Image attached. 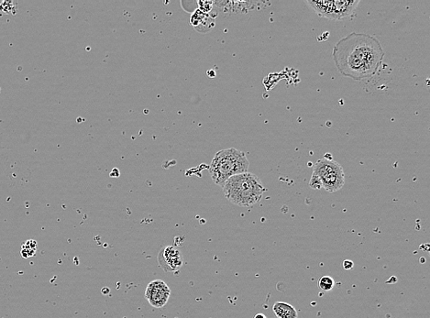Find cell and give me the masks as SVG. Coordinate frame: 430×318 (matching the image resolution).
<instances>
[{
  "label": "cell",
  "instance_id": "6",
  "mask_svg": "<svg viewBox=\"0 0 430 318\" xmlns=\"http://www.w3.org/2000/svg\"><path fill=\"white\" fill-rule=\"evenodd\" d=\"M266 2L258 1H214V7L209 14L222 15L226 18L249 15Z\"/></svg>",
  "mask_w": 430,
  "mask_h": 318
},
{
  "label": "cell",
  "instance_id": "10",
  "mask_svg": "<svg viewBox=\"0 0 430 318\" xmlns=\"http://www.w3.org/2000/svg\"><path fill=\"white\" fill-rule=\"evenodd\" d=\"M273 310L278 318H297L298 313L291 304L284 302H277L274 304Z\"/></svg>",
  "mask_w": 430,
  "mask_h": 318
},
{
  "label": "cell",
  "instance_id": "13",
  "mask_svg": "<svg viewBox=\"0 0 430 318\" xmlns=\"http://www.w3.org/2000/svg\"><path fill=\"white\" fill-rule=\"evenodd\" d=\"M14 5H17V2H13V1H4V2H2L1 3V5H0V10H2V11H4V12H7V13H12V14H15L16 13V10H17V6H15Z\"/></svg>",
  "mask_w": 430,
  "mask_h": 318
},
{
  "label": "cell",
  "instance_id": "11",
  "mask_svg": "<svg viewBox=\"0 0 430 318\" xmlns=\"http://www.w3.org/2000/svg\"><path fill=\"white\" fill-rule=\"evenodd\" d=\"M37 251V242L32 240L27 241L22 246V251L21 254L24 259H28L31 258L35 255Z\"/></svg>",
  "mask_w": 430,
  "mask_h": 318
},
{
  "label": "cell",
  "instance_id": "12",
  "mask_svg": "<svg viewBox=\"0 0 430 318\" xmlns=\"http://www.w3.org/2000/svg\"><path fill=\"white\" fill-rule=\"evenodd\" d=\"M317 285H318V288L320 290L324 291V292H329V291H331L334 288L335 281L330 276H322L318 280Z\"/></svg>",
  "mask_w": 430,
  "mask_h": 318
},
{
  "label": "cell",
  "instance_id": "1",
  "mask_svg": "<svg viewBox=\"0 0 430 318\" xmlns=\"http://www.w3.org/2000/svg\"><path fill=\"white\" fill-rule=\"evenodd\" d=\"M384 56L385 51L376 37L357 32L340 39L332 51L338 71L355 81L374 76L380 70Z\"/></svg>",
  "mask_w": 430,
  "mask_h": 318
},
{
  "label": "cell",
  "instance_id": "14",
  "mask_svg": "<svg viewBox=\"0 0 430 318\" xmlns=\"http://www.w3.org/2000/svg\"><path fill=\"white\" fill-rule=\"evenodd\" d=\"M199 8L201 11L204 13H210L214 7V1H198Z\"/></svg>",
  "mask_w": 430,
  "mask_h": 318
},
{
  "label": "cell",
  "instance_id": "16",
  "mask_svg": "<svg viewBox=\"0 0 430 318\" xmlns=\"http://www.w3.org/2000/svg\"><path fill=\"white\" fill-rule=\"evenodd\" d=\"M353 266H354V263H353V261L345 260L344 262H342V267H343V269H346V270L353 269Z\"/></svg>",
  "mask_w": 430,
  "mask_h": 318
},
{
  "label": "cell",
  "instance_id": "2",
  "mask_svg": "<svg viewBox=\"0 0 430 318\" xmlns=\"http://www.w3.org/2000/svg\"><path fill=\"white\" fill-rule=\"evenodd\" d=\"M222 189L230 203L241 207L253 206L260 202L266 190L261 179L248 171L228 179Z\"/></svg>",
  "mask_w": 430,
  "mask_h": 318
},
{
  "label": "cell",
  "instance_id": "15",
  "mask_svg": "<svg viewBox=\"0 0 430 318\" xmlns=\"http://www.w3.org/2000/svg\"><path fill=\"white\" fill-rule=\"evenodd\" d=\"M309 186L314 190H320L322 188V184H321V181L317 176L312 174L310 182H309Z\"/></svg>",
  "mask_w": 430,
  "mask_h": 318
},
{
  "label": "cell",
  "instance_id": "3",
  "mask_svg": "<svg viewBox=\"0 0 430 318\" xmlns=\"http://www.w3.org/2000/svg\"><path fill=\"white\" fill-rule=\"evenodd\" d=\"M250 163L245 152L235 148H228L217 152L209 166L212 181L223 186L230 177L247 172Z\"/></svg>",
  "mask_w": 430,
  "mask_h": 318
},
{
  "label": "cell",
  "instance_id": "4",
  "mask_svg": "<svg viewBox=\"0 0 430 318\" xmlns=\"http://www.w3.org/2000/svg\"><path fill=\"white\" fill-rule=\"evenodd\" d=\"M313 175L321 181L322 188L329 193L339 191L345 184L343 168L331 159L323 158L318 160L314 166Z\"/></svg>",
  "mask_w": 430,
  "mask_h": 318
},
{
  "label": "cell",
  "instance_id": "8",
  "mask_svg": "<svg viewBox=\"0 0 430 318\" xmlns=\"http://www.w3.org/2000/svg\"><path fill=\"white\" fill-rule=\"evenodd\" d=\"M157 260L159 265L166 272H175L182 268L183 256L181 251L174 246H165L160 250Z\"/></svg>",
  "mask_w": 430,
  "mask_h": 318
},
{
  "label": "cell",
  "instance_id": "7",
  "mask_svg": "<svg viewBox=\"0 0 430 318\" xmlns=\"http://www.w3.org/2000/svg\"><path fill=\"white\" fill-rule=\"evenodd\" d=\"M171 289L162 280H154L149 283L145 290V298L154 308H162L169 301Z\"/></svg>",
  "mask_w": 430,
  "mask_h": 318
},
{
  "label": "cell",
  "instance_id": "17",
  "mask_svg": "<svg viewBox=\"0 0 430 318\" xmlns=\"http://www.w3.org/2000/svg\"><path fill=\"white\" fill-rule=\"evenodd\" d=\"M254 318H266V316L265 315H263V314H257Z\"/></svg>",
  "mask_w": 430,
  "mask_h": 318
},
{
  "label": "cell",
  "instance_id": "5",
  "mask_svg": "<svg viewBox=\"0 0 430 318\" xmlns=\"http://www.w3.org/2000/svg\"><path fill=\"white\" fill-rule=\"evenodd\" d=\"M306 4L316 11L319 17L330 21H340L354 13L356 7L360 4L359 0H307Z\"/></svg>",
  "mask_w": 430,
  "mask_h": 318
},
{
  "label": "cell",
  "instance_id": "9",
  "mask_svg": "<svg viewBox=\"0 0 430 318\" xmlns=\"http://www.w3.org/2000/svg\"><path fill=\"white\" fill-rule=\"evenodd\" d=\"M190 22L191 25L195 28V29L201 33H206L210 31L212 28L215 26V19L211 15L204 13L200 9H197L192 14Z\"/></svg>",
  "mask_w": 430,
  "mask_h": 318
}]
</instances>
